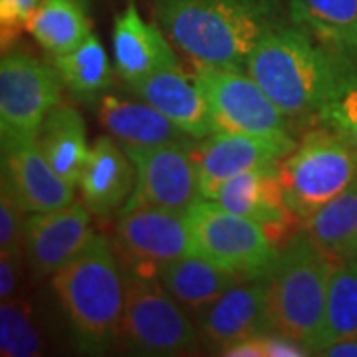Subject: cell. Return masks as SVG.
Returning <instances> with one entry per match:
<instances>
[{
  "label": "cell",
  "mask_w": 357,
  "mask_h": 357,
  "mask_svg": "<svg viewBox=\"0 0 357 357\" xmlns=\"http://www.w3.org/2000/svg\"><path fill=\"white\" fill-rule=\"evenodd\" d=\"M54 68L66 88L79 98L96 96L112 86V64L93 34L68 54L54 56Z\"/></svg>",
  "instance_id": "obj_27"
},
{
  "label": "cell",
  "mask_w": 357,
  "mask_h": 357,
  "mask_svg": "<svg viewBox=\"0 0 357 357\" xmlns=\"http://www.w3.org/2000/svg\"><path fill=\"white\" fill-rule=\"evenodd\" d=\"M296 26L357 62V0H288Z\"/></svg>",
  "instance_id": "obj_22"
},
{
  "label": "cell",
  "mask_w": 357,
  "mask_h": 357,
  "mask_svg": "<svg viewBox=\"0 0 357 357\" xmlns=\"http://www.w3.org/2000/svg\"><path fill=\"white\" fill-rule=\"evenodd\" d=\"M199 332L218 354L250 335L274 332L268 304V276L236 282L203 307L199 314Z\"/></svg>",
  "instance_id": "obj_14"
},
{
  "label": "cell",
  "mask_w": 357,
  "mask_h": 357,
  "mask_svg": "<svg viewBox=\"0 0 357 357\" xmlns=\"http://www.w3.org/2000/svg\"><path fill=\"white\" fill-rule=\"evenodd\" d=\"M296 147L292 135L286 137H256L244 133L217 131L203 143L195 145L192 153L199 167V181L204 199L229 178L258 167L278 165Z\"/></svg>",
  "instance_id": "obj_12"
},
{
  "label": "cell",
  "mask_w": 357,
  "mask_h": 357,
  "mask_svg": "<svg viewBox=\"0 0 357 357\" xmlns=\"http://www.w3.org/2000/svg\"><path fill=\"white\" fill-rule=\"evenodd\" d=\"M302 229L335 260L349 258L357 246V178L318 213L302 220Z\"/></svg>",
  "instance_id": "obj_25"
},
{
  "label": "cell",
  "mask_w": 357,
  "mask_h": 357,
  "mask_svg": "<svg viewBox=\"0 0 357 357\" xmlns=\"http://www.w3.org/2000/svg\"><path fill=\"white\" fill-rule=\"evenodd\" d=\"M135 165L123 145L119 147L112 137L93 141L77 183L82 203L88 206L89 213L100 218L121 213L135 191Z\"/></svg>",
  "instance_id": "obj_17"
},
{
  "label": "cell",
  "mask_w": 357,
  "mask_h": 357,
  "mask_svg": "<svg viewBox=\"0 0 357 357\" xmlns=\"http://www.w3.org/2000/svg\"><path fill=\"white\" fill-rule=\"evenodd\" d=\"M278 177L288 208L306 220L356 181L357 149L326 126L310 129L278 163Z\"/></svg>",
  "instance_id": "obj_5"
},
{
  "label": "cell",
  "mask_w": 357,
  "mask_h": 357,
  "mask_svg": "<svg viewBox=\"0 0 357 357\" xmlns=\"http://www.w3.org/2000/svg\"><path fill=\"white\" fill-rule=\"evenodd\" d=\"M56 68L24 52H4L0 64V137L2 149L36 139L46 115L62 100Z\"/></svg>",
  "instance_id": "obj_8"
},
{
  "label": "cell",
  "mask_w": 357,
  "mask_h": 357,
  "mask_svg": "<svg viewBox=\"0 0 357 357\" xmlns=\"http://www.w3.org/2000/svg\"><path fill=\"white\" fill-rule=\"evenodd\" d=\"M102 126L121 145H163V143H192L191 135L178 129L169 117L147 102H128L114 96H103L98 105Z\"/></svg>",
  "instance_id": "obj_20"
},
{
  "label": "cell",
  "mask_w": 357,
  "mask_h": 357,
  "mask_svg": "<svg viewBox=\"0 0 357 357\" xmlns=\"http://www.w3.org/2000/svg\"><path fill=\"white\" fill-rule=\"evenodd\" d=\"M192 252L225 268L241 280L264 278L280 250L262 225L234 215L211 199H199L187 213Z\"/></svg>",
  "instance_id": "obj_6"
},
{
  "label": "cell",
  "mask_w": 357,
  "mask_h": 357,
  "mask_svg": "<svg viewBox=\"0 0 357 357\" xmlns=\"http://www.w3.org/2000/svg\"><path fill=\"white\" fill-rule=\"evenodd\" d=\"M157 280L181 306L201 312L241 278L203 256L189 252L161 268Z\"/></svg>",
  "instance_id": "obj_23"
},
{
  "label": "cell",
  "mask_w": 357,
  "mask_h": 357,
  "mask_svg": "<svg viewBox=\"0 0 357 357\" xmlns=\"http://www.w3.org/2000/svg\"><path fill=\"white\" fill-rule=\"evenodd\" d=\"M82 2H84V4H86V0H82Z\"/></svg>",
  "instance_id": "obj_36"
},
{
  "label": "cell",
  "mask_w": 357,
  "mask_h": 357,
  "mask_svg": "<svg viewBox=\"0 0 357 357\" xmlns=\"http://www.w3.org/2000/svg\"><path fill=\"white\" fill-rule=\"evenodd\" d=\"M319 123L333 129L357 149V74L335 91L318 115Z\"/></svg>",
  "instance_id": "obj_29"
},
{
  "label": "cell",
  "mask_w": 357,
  "mask_h": 357,
  "mask_svg": "<svg viewBox=\"0 0 357 357\" xmlns=\"http://www.w3.org/2000/svg\"><path fill=\"white\" fill-rule=\"evenodd\" d=\"M114 58L128 86L157 72L178 68L177 54L163 28L145 22L135 2H129L126 10L115 16Z\"/></svg>",
  "instance_id": "obj_18"
},
{
  "label": "cell",
  "mask_w": 357,
  "mask_h": 357,
  "mask_svg": "<svg viewBox=\"0 0 357 357\" xmlns=\"http://www.w3.org/2000/svg\"><path fill=\"white\" fill-rule=\"evenodd\" d=\"M195 79L208 103L217 131L286 137L288 117L248 72L197 66Z\"/></svg>",
  "instance_id": "obj_9"
},
{
  "label": "cell",
  "mask_w": 357,
  "mask_h": 357,
  "mask_svg": "<svg viewBox=\"0 0 357 357\" xmlns=\"http://www.w3.org/2000/svg\"><path fill=\"white\" fill-rule=\"evenodd\" d=\"M38 4L40 0H0V38L4 52L18 40L22 30H26Z\"/></svg>",
  "instance_id": "obj_31"
},
{
  "label": "cell",
  "mask_w": 357,
  "mask_h": 357,
  "mask_svg": "<svg viewBox=\"0 0 357 357\" xmlns=\"http://www.w3.org/2000/svg\"><path fill=\"white\" fill-rule=\"evenodd\" d=\"M26 32L52 56H62L91 36V26L82 0H40Z\"/></svg>",
  "instance_id": "obj_24"
},
{
  "label": "cell",
  "mask_w": 357,
  "mask_h": 357,
  "mask_svg": "<svg viewBox=\"0 0 357 357\" xmlns=\"http://www.w3.org/2000/svg\"><path fill=\"white\" fill-rule=\"evenodd\" d=\"M119 337L145 356H181L197 347V330L157 278L126 276V306Z\"/></svg>",
  "instance_id": "obj_7"
},
{
  "label": "cell",
  "mask_w": 357,
  "mask_h": 357,
  "mask_svg": "<svg viewBox=\"0 0 357 357\" xmlns=\"http://www.w3.org/2000/svg\"><path fill=\"white\" fill-rule=\"evenodd\" d=\"M44 349V340L32 312L24 302L0 304V354L2 357H34Z\"/></svg>",
  "instance_id": "obj_28"
},
{
  "label": "cell",
  "mask_w": 357,
  "mask_h": 357,
  "mask_svg": "<svg viewBox=\"0 0 357 357\" xmlns=\"http://www.w3.org/2000/svg\"><path fill=\"white\" fill-rule=\"evenodd\" d=\"M36 141L54 171L77 187L89 155L86 123L79 112L68 103H58L46 115Z\"/></svg>",
  "instance_id": "obj_21"
},
{
  "label": "cell",
  "mask_w": 357,
  "mask_h": 357,
  "mask_svg": "<svg viewBox=\"0 0 357 357\" xmlns=\"http://www.w3.org/2000/svg\"><path fill=\"white\" fill-rule=\"evenodd\" d=\"M115 238L129 272L149 278H157L165 264L192 252L187 215L145 204L121 208Z\"/></svg>",
  "instance_id": "obj_11"
},
{
  "label": "cell",
  "mask_w": 357,
  "mask_h": 357,
  "mask_svg": "<svg viewBox=\"0 0 357 357\" xmlns=\"http://www.w3.org/2000/svg\"><path fill=\"white\" fill-rule=\"evenodd\" d=\"M155 16L195 66L236 72L278 24L268 0H155Z\"/></svg>",
  "instance_id": "obj_2"
},
{
  "label": "cell",
  "mask_w": 357,
  "mask_h": 357,
  "mask_svg": "<svg viewBox=\"0 0 357 357\" xmlns=\"http://www.w3.org/2000/svg\"><path fill=\"white\" fill-rule=\"evenodd\" d=\"M321 356L328 357H357V337H347V340H340L330 347L324 349Z\"/></svg>",
  "instance_id": "obj_34"
},
{
  "label": "cell",
  "mask_w": 357,
  "mask_h": 357,
  "mask_svg": "<svg viewBox=\"0 0 357 357\" xmlns=\"http://www.w3.org/2000/svg\"><path fill=\"white\" fill-rule=\"evenodd\" d=\"M22 262H24V258L0 255V300L2 302L16 298Z\"/></svg>",
  "instance_id": "obj_32"
},
{
  "label": "cell",
  "mask_w": 357,
  "mask_h": 357,
  "mask_svg": "<svg viewBox=\"0 0 357 357\" xmlns=\"http://www.w3.org/2000/svg\"><path fill=\"white\" fill-rule=\"evenodd\" d=\"M131 91L169 117L192 139H204L217 133L208 103L195 76L189 77L181 68L163 70L129 86Z\"/></svg>",
  "instance_id": "obj_19"
},
{
  "label": "cell",
  "mask_w": 357,
  "mask_h": 357,
  "mask_svg": "<svg viewBox=\"0 0 357 357\" xmlns=\"http://www.w3.org/2000/svg\"><path fill=\"white\" fill-rule=\"evenodd\" d=\"M123 149L137 173L135 191L126 206L145 204L187 215L192 204L203 199L199 167L192 153L195 143L123 145Z\"/></svg>",
  "instance_id": "obj_10"
},
{
  "label": "cell",
  "mask_w": 357,
  "mask_h": 357,
  "mask_svg": "<svg viewBox=\"0 0 357 357\" xmlns=\"http://www.w3.org/2000/svg\"><path fill=\"white\" fill-rule=\"evenodd\" d=\"M88 206L72 201L26 218L24 256L36 278L54 276L93 238Z\"/></svg>",
  "instance_id": "obj_13"
},
{
  "label": "cell",
  "mask_w": 357,
  "mask_h": 357,
  "mask_svg": "<svg viewBox=\"0 0 357 357\" xmlns=\"http://www.w3.org/2000/svg\"><path fill=\"white\" fill-rule=\"evenodd\" d=\"M357 337V260H340L332 270L321 351L340 340Z\"/></svg>",
  "instance_id": "obj_26"
},
{
  "label": "cell",
  "mask_w": 357,
  "mask_h": 357,
  "mask_svg": "<svg viewBox=\"0 0 357 357\" xmlns=\"http://www.w3.org/2000/svg\"><path fill=\"white\" fill-rule=\"evenodd\" d=\"M349 258H351V260H357V246H356V250L351 252V256H349ZM345 260H347V258H345Z\"/></svg>",
  "instance_id": "obj_35"
},
{
  "label": "cell",
  "mask_w": 357,
  "mask_h": 357,
  "mask_svg": "<svg viewBox=\"0 0 357 357\" xmlns=\"http://www.w3.org/2000/svg\"><path fill=\"white\" fill-rule=\"evenodd\" d=\"M337 262L302 230L282 248L268 274L274 330L300 342L310 354L321 351L328 286Z\"/></svg>",
  "instance_id": "obj_4"
},
{
  "label": "cell",
  "mask_w": 357,
  "mask_h": 357,
  "mask_svg": "<svg viewBox=\"0 0 357 357\" xmlns=\"http://www.w3.org/2000/svg\"><path fill=\"white\" fill-rule=\"evenodd\" d=\"M2 187L26 213H48L76 201V187L54 171L36 139L2 149Z\"/></svg>",
  "instance_id": "obj_15"
},
{
  "label": "cell",
  "mask_w": 357,
  "mask_h": 357,
  "mask_svg": "<svg viewBox=\"0 0 357 357\" xmlns=\"http://www.w3.org/2000/svg\"><path fill=\"white\" fill-rule=\"evenodd\" d=\"M270 333V332H268ZM220 356L229 357H268L266 354V333L250 335L246 340H241L236 344L227 347Z\"/></svg>",
  "instance_id": "obj_33"
},
{
  "label": "cell",
  "mask_w": 357,
  "mask_h": 357,
  "mask_svg": "<svg viewBox=\"0 0 357 357\" xmlns=\"http://www.w3.org/2000/svg\"><path fill=\"white\" fill-rule=\"evenodd\" d=\"M246 72L286 117L312 119L349 77L357 62L335 54L300 26H274L256 44Z\"/></svg>",
  "instance_id": "obj_1"
},
{
  "label": "cell",
  "mask_w": 357,
  "mask_h": 357,
  "mask_svg": "<svg viewBox=\"0 0 357 357\" xmlns=\"http://www.w3.org/2000/svg\"><path fill=\"white\" fill-rule=\"evenodd\" d=\"M211 201L234 215L262 225L272 238L282 236L292 227L294 215L282 191L278 165L258 167L225 181L211 195Z\"/></svg>",
  "instance_id": "obj_16"
},
{
  "label": "cell",
  "mask_w": 357,
  "mask_h": 357,
  "mask_svg": "<svg viewBox=\"0 0 357 357\" xmlns=\"http://www.w3.org/2000/svg\"><path fill=\"white\" fill-rule=\"evenodd\" d=\"M0 191V255L26 258V211L14 201L4 187Z\"/></svg>",
  "instance_id": "obj_30"
},
{
  "label": "cell",
  "mask_w": 357,
  "mask_h": 357,
  "mask_svg": "<svg viewBox=\"0 0 357 357\" xmlns=\"http://www.w3.org/2000/svg\"><path fill=\"white\" fill-rule=\"evenodd\" d=\"M52 288L64 307L77 342L86 349H105L119 337L126 278L112 243L93 234L68 264L52 276Z\"/></svg>",
  "instance_id": "obj_3"
}]
</instances>
